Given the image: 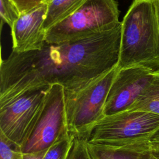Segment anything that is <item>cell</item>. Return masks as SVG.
<instances>
[{"label":"cell","instance_id":"cell-9","mask_svg":"<svg viewBox=\"0 0 159 159\" xmlns=\"http://www.w3.org/2000/svg\"><path fill=\"white\" fill-rule=\"evenodd\" d=\"M47 9V4L43 2L20 14L11 29L12 52L21 53L43 47L46 42L44 22Z\"/></svg>","mask_w":159,"mask_h":159},{"label":"cell","instance_id":"cell-2","mask_svg":"<svg viewBox=\"0 0 159 159\" xmlns=\"http://www.w3.org/2000/svg\"><path fill=\"white\" fill-rule=\"evenodd\" d=\"M159 68L157 0H134L121 22L118 69Z\"/></svg>","mask_w":159,"mask_h":159},{"label":"cell","instance_id":"cell-22","mask_svg":"<svg viewBox=\"0 0 159 159\" xmlns=\"http://www.w3.org/2000/svg\"><path fill=\"white\" fill-rule=\"evenodd\" d=\"M157 11L158 22V27H159V0H157Z\"/></svg>","mask_w":159,"mask_h":159},{"label":"cell","instance_id":"cell-19","mask_svg":"<svg viewBox=\"0 0 159 159\" xmlns=\"http://www.w3.org/2000/svg\"><path fill=\"white\" fill-rule=\"evenodd\" d=\"M148 143L149 148H159V129L151 136Z\"/></svg>","mask_w":159,"mask_h":159},{"label":"cell","instance_id":"cell-10","mask_svg":"<svg viewBox=\"0 0 159 159\" xmlns=\"http://www.w3.org/2000/svg\"><path fill=\"white\" fill-rule=\"evenodd\" d=\"M127 110L142 111L159 115V68L153 71L149 83Z\"/></svg>","mask_w":159,"mask_h":159},{"label":"cell","instance_id":"cell-8","mask_svg":"<svg viewBox=\"0 0 159 159\" xmlns=\"http://www.w3.org/2000/svg\"><path fill=\"white\" fill-rule=\"evenodd\" d=\"M153 71L143 66L118 69L107 94L105 116L127 110L149 83Z\"/></svg>","mask_w":159,"mask_h":159},{"label":"cell","instance_id":"cell-11","mask_svg":"<svg viewBox=\"0 0 159 159\" xmlns=\"http://www.w3.org/2000/svg\"><path fill=\"white\" fill-rule=\"evenodd\" d=\"M87 0H45L48 9L44 22L46 30L59 22L63 20L76 10H77Z\"/></svg>","mask_w":159,"mask_h":159},{"label":"cell","instance_id":"cell-16","mask_svg":"<svg viewBox=\"0 0 159 159\" xmlns=\"http://www.w3.org/2000/svg\"><path fill=\"white\" fill-rule=\"evenodd\" d=\"M143 152L137 150L98 151L101 159H139L140 154Z\"/></svg>","mask_w":159,"mask_h":159},{"label":"cell","instance_id":"cell-17","mask_svg":"<svg viewBox=\"0 0 159 159\" xmlns=\"http://www.w3.org/2000/svg\"><path fill=\"white\" fill-rule=\"evenodd\" d=\"M19 9L20 14L35 7L45 0H11Z\"/></svg>","mask_w":159,"mask_h":159},{"label":"cell","instance_id":"cell-7","mask_svg":"<svg viewBox=\"0 0 159 159\" xmlns=\"http://www.w3.org/2000/svg\"><path fill=\"white\" fill-rule=\"evenodd\" d=\"M71 134L67 124L65 89L58 84H50L43 111L20 151L28 153L44 150Z\"/></svg>","mask_w":159,"mask_h":159},{"label":"cell","instance_id":"cell-4","mask_svg":"<svg viewBox=\"0 0 159 159\" xmlns=\"http://www.w3.org/2000/svg\"><path fill=\"white\" fill-rule=\"evenodd\" d=\"M116 0H87L77 10L46 31L47 43L84 39L112 30L121 22Z\"/></svg>","mask_w":159,"mask_h":159},{"label":"cell","instance_id":"cell-20","mask_svg":"<svg viewBox=\"0 0 159 159\" xmlns=\"http://www.w3.org/2000/svg\"><path fill=\"white\" fill-rule=\"evenodd\" d=\"M139 159H158V158L153 154L151 150L148 149L142 152L139 157Z\"/></svg>","mask_w":159,"mask_h":159},{"label":"cell","instance_id":"cell-12","mask_svg":"<svg viewBox=\"0 0 159 159\" xmlns=\"http://www.w3.org/2000/svg\"><path fill=\"white\" fill-rule=\"evenodd\" d=\"M68 159H101L98 151L83 137H75Z\"/></svg>","mask_w":159,"mask_h":159},{"label":"cell","instance_id":"cell-6","mask_svg":"<svg viewBox=\"0 0 159 159\" xmlns=\"http://www.w3.org/2000/svg\"><path fill=\"white\" fill-rule=\"evenodd\" d=\"M49 90L48 85L27 91L0 107V134L20 149L40 118Z\"/></svg>","mask_w":159,"mask_h":159},{"label":"cell","instance_id":"cell-1","mask_svg":"<svg viewBox=\"0 0 159 159\" xmlns=\"http://www.w3.org/2000/svg\"><path fill=\"white\" fill-rule=\"evenodd\" d=\"M121 23L84 39L47 43L37 50L12 52L0 66V107L27 91L61 85L66 96L117 66Z\"/></svg>","mask_w":159,"mask_h":159},{"label":"cell","instance_id":"cell-13","mask_svg":"<svg viewBox=\"0 0 159 159\" xmlns=\"http://www.w3.org/2000/svg\"><path fill=\"white\" fill-rule=\"evenodd\" d=\"M75 137L71 134L53 144L48 148L43 159H68Z\"/></svg>","mask_w":159,"mask_h":159},{"label":"cell","instance_id":"cell-21","mask_svg":"<svg viewBox=\"0 0 159 159\" xmlns=\"http://www.w3.org/2000/svg\"><path fill=\"white\" fill-rule=\"evenodd\" d=\"M153 154L159 159V148H149Z\"/></svg>","mask_w":159,"mask_h":159},{"label":"cell","instance_id":"cell-5","mask_svg":"<svg viewBox=\"0 0 159 159\" xmlns=\"http://www.w3.org/2000/svg\"><path fill=\"white\" fill-rule=\"evenodd\" d=\"M117 66L104 73L83 89L66 96L68 130L76 137H84L104 116V106Z\"/></svg>","mask_w":159,"mask_h":159},{"label":"cell","instance_id":"cell-3","mask_svg":"<svg viewBox=\"0 0 159 159\" xmlns=\"http://www.w3.org/2000/svg\"><path fill=\"white\" fill-rule=\"evenodd\" d=\"M158 129V114L125 110L105 116L83 138L98 151H144Z\"/></svg>","mask_w":159,"mask_h":159},{"label":"cell","instance_id":"cell-14","mask_svg":"<svg viewBox=\"0 0 159 159\" xmlns=\"http://www.w3.org/2000/svg\"><path fill=\"white\" fill-rule=\"evenodd\" d=\"M0 16L1 25L4 22L11 29L20 17V12L11 0H0Z\"/></svg>","mask_w":159,"mask_h":159},{"label":"cell","instance_id":"cell-18","mask_svg":"<svg viewBox=\"0 0 159 159\" xmlns=\"http://www.w3.org/2000/svg\"><path fill=\"white\" fill-rule=\"evenodd\" d=\"M47 150L48 149L36 152L23 153L24 159H43V156L45 155Z\"/></svg>","mask_w":159,"mask_h":159},{"label":"cell","instance_id":"cell-15","mask_svg":"<svg viewBox=\"0 0 159 159\" xmlns=\"http://www.w3.org/2000/svg\"><path fill=\"white\" fill-rule=\"evenodd\" d=\"M0 159H24L20 149L0 134Z\"/></svg>","mask_w":159,"mask_h":159}]
</instances>
